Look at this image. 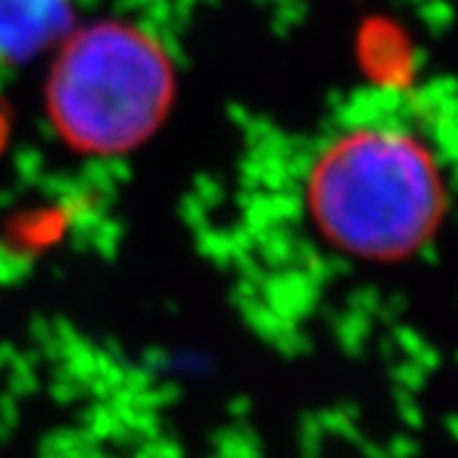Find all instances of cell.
<instances>
[{"label": "cell", "instance_id": "cell-1", "mask_svg": "<svg viewBox=\"0 0 458 458\" xmlns=\"http://www.w3.org/2000/svg\"><path fill=\"white\" fill-rule=\"evenodd\" d=\"M303 201L316 232L364 262L405 260L428 245L448 209L436 148L393 117L331 132L309 164Z\"/></svg>", "mask_w": 458, "mask_h": 458}, {"label": "cell", "instance_id": "cell-2", "mask_svg": "<svg viewBox=\"0 0 458 458\" xmlns=\"http://www.w3.org/2000/svg\"><path fill=\"white\" fill-rule=\"evenodd\" d=\"M176 69L164 44L120 18L74 26L51 51L44 105L62 143L113 158L153 138L174 107Z\"/></svg>", "mask_w": 458, "mask_h": 458}, {"label": "cell", "instance_id": "cell-3", "mask_svg": "<svg viewBox=\"0 0 458 458\" xmlns=\"http://www.w3.org/2000/svg\"><path fill=\"white\" fill-rule=\"evenodd\" d=\"M77 26L72 0H0V62L29 64Z\"/></svg>", "mask_w": 458, "mask_h": 458}]
</instances>
